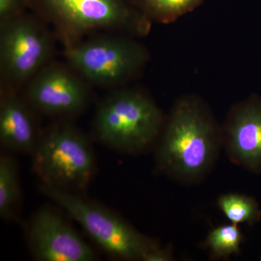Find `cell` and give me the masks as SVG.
Instances as JSON below:
<instances>
[{
  "label": "cell",
  "mask_w": 261,
  "mask_h": 261,
  "mask_svg": "<svg viewBox=\"0 0 261 261\" xmlns=\"http://www.w3.org/2000/svg\"><path fill=\"white\" fill-rule=\"evenodd\" d=\"M217 149L216 130L205 113L194 101L182 100L168 120L158 162L173 176L194 179L210 168Z\"/></svg>",
  "instance_id": "obj_1"
},
{
  "label": "cell",
  "mask_w": 261,
  "mask_h": 261,
  "mask_svg": "<svg viewBox=\"0 0 261 261\" xmlns=\"http://www.w3.org/2000/svg\"><path fill=\"white\" fill-rule=\"evenodd\" d=\"M31 157L39 185L57 190L82 194L95 174V154L90 141L67 122L56 123L42 133Z\"/></svg>",
  "instance_id": "obj_2"
},
{
  "label": "cell",
  "mask_w": 261,
  "mask_h": 261,
  "mask_svg": "<svg viewBox=\"0 0 261 261\" xmlns=\"http://www.w3.org/2000/svg\"><path fill=\"white\" fill-rule=\"evenodd\" d=\"M163 123L159 107L147 96L136 91L113 92L99 105L94 130L103 145L124 153L149 148Z\"/></svg>",
  "instance_id": "obj_3"
},
{
  "label": "cell",
  "mask_w": 261,
  "mask_h": 261,
  "mask_svg": "<svg viewBox=\"0 0 261 261\" xmlns=\"http://www.w3.org/2000/svg\"><path fill=\"white\" fill-rule=\"evenodd\" d=\"M43 195L60 206L109 255L123 260H143L157 247L154 242L132 227L118 214L82 194L39 185Z\"/></svg>",
  "instance_id": "obj_4"
},
{
  "label": "cell",
  "mask_w": 261,
  "mask_h": 261,
  "mask_svg": "<svg viewBox=\"0 0 261 261\" xmlns=\"http://www.w3.org/2000/svg\"><path fill=\"white\" fill-rule=\"evenodd\" d=\"M65 54L70 65L87 80L106 86L126 80L146 58L138 44L118 38L89 41L68 48Z\"/></svg>",
  "instance_id": "obj_5"
},
{
  "label": "cell",
  "mask_w": 261,
  "mask_h": 261,
  "mask_svg": "<svg viewBox=\"0 0 261 261\" xmlns=\"http://www.w3.org/2000/svg\"><path fill=\"white\" fill-rule=\"evenodd\" d=\"M3 22L2 73L10 82L21 83L42 69L51 54L50 39L35 21L21 14Z\"/></svg>",
  "instance_id": "obj_6"
},
{
  "label": "cell",
  "mask_w": 261,
  "mask_h": 261,
  "mask_svg": "<svg viewBox=\"0 0 261 261\" xmlns=\"http://www.w3.org/2000/svg\"><path fill=\"white\" fill-rule=\"evenodd\" d=\"M27 238L33 257L39 261H94L93 249L61 215L42 207L27 226Z\"/></svg>",
  "instance_id": "obj_7"
},
{
  "label": "cell",
  "mask_w": 261,
  "mask_h": 261,
  "mask_svg": "<svg viewBox=\"0 0 261 261\" xmlns=\"http://www.w3.org/2000/svg\"><path fill=\"white\" fill-rule=\"evenodd\" d=\"M29 4L79 32L129 27L145 20L130 0H30Z\"/></svg>",
  "instance_id": "obj_8"
},
{
  "label": "cell",
  "mask_w": 261,
  "mask_h": 261,
  "mask_svg": "<svg viewBox=\"0 0 261 261\" xmlns=\"http://www.w3.org/2000/svg\"><path fill=\"white\" fill-rule=\"evenodd\" d=\"M89 101L88 89L73 73L59 66L42 68L27 91L31 107L49 116H68L83 111Z\"/></svg>",
  "instance_id": "obj_9"
},
{
  "label": "cell",
  "mask_w": 261,
  "mask_h": 261,
  "mask_svg": "<svg viewBox=\"0 0 261 261\" xmlns=\"http://www.w3.org/2000/svg\"><path fill=\"white\" fill-rule=\"evenodd\" d=\"M27 101L5 94L0 103V142L8 152L32 155L42 134Z\"/></svg>",
  "instance_id": "obj_10"
},
{
  "label": "cell",
  "mask_w": 261,
  "mask_h": 261,
  "mask_svg": "<svg viewBox=\"0 0 261 261\" xmlns=\"http://www.w3.org/2000/svg\"><path fill=\"white\" fill-rule=\"evenodd\" d=\"M227 145L235 162L252 169L261 167V106L245 105L233 112L228 126Z\"/></svg>",
  "instance_id": "obj_11"
},
{
  "label": "cell",
  "mask_w": 261,
  "mask_h": 261,
  "mask_svg": "<svg viewBox=\"0 0 261 261\" xmlns=\"http://www.w3.org/2000/svg\"><path fill=\"white\" fill-rule=\"evenodd\" d=\"M21 200L18 168L8 152L0 155V216L7 221L18 219Z\"/></svg>",
  "instance_id": "obj_12"
},
{
  "label": "cell",
  "mask_w": 261,
  "mask_h": 261,
  "mask_svg": "<svg viewBox=\"0 0 261 261\" xmlns=\"http://www.w3.org/2000/svg\"><path fill=\"white\" fill-rule=\"evenodd\" d=\"M204 0H130L147 14L171 22L196 9Z\"/></svg>",
  "instance_id": "obj_13"
},
{
  "label": "cell",
  "mask_w": 261,
  "mask_h": 261,
  "mask_svg": "<svg viewBox=\"0 0 261 261\" xmlns=\"http://www.w3.org/2000/svg\"><path fill=\"white\" fill-rule=\"evenodd\" d=\"M243 236L238 224L225 225L215 228L207 238V245L216 257H226L240 251Z\"/></svg>",
  "instance_id": "obj_14"
},
{
  "label": "cell",
  "mask_w": 261,
  "mask_h": 261,
  "mask_svg": "<svg viewBox=\"0 0 261 261\" xmlns=\"http://www.w3.org/2000/svg\"><path fill=\"white\" fill-rule=\"evenodd\" d=\"M220 208L232 224L252 222L257 217V205L250 197L236 194L222 196L219 200Z\"/></svg>",
  "instance_id": "obj_15"
},
{
  "label": "cell",
  "mask_w": 261,
  "mask_h": 261,
  "mask_svg": "<svg viewBox=\"0 0 261 261\" xmlns=\"http://www.w3.org/2000/svg\"><path fill=\"white\" fill-rule=\"evenodd\" d=\"M30 0H0V18L5 20L21 14Z\"/></svg>",
  "instance_id": "obj_16"
},
{
  "label": "cell",
  "mask_w": 261,
  "mask_h": 261,
  "mask_svg": "<svg viewBox=\"0 0 261 261\" xmlns=\"http://www.w3.org/2000/svg\"><path fill=\"white\" fill-rule=\"evenodd\" d=\"M171 260V255L168 250L157 246L148 252L143 257L145 261H168Z\"/></svg>",
  "instance_id": "obj_17"
}]
</instances>
